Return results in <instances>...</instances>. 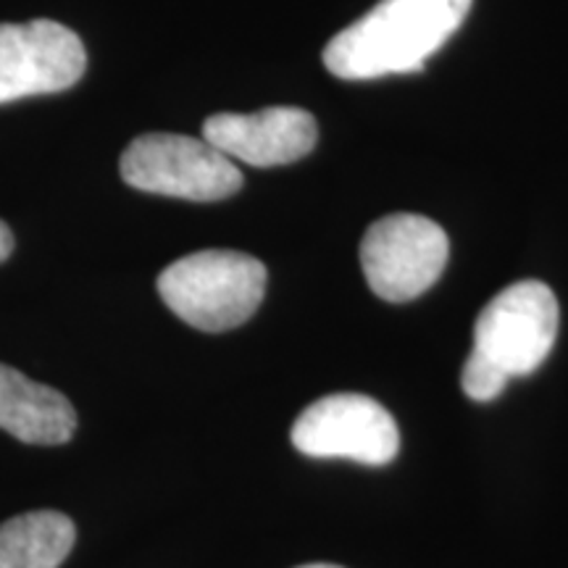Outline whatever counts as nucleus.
I'll list each match as a JSON object with an SVG mask.
<instances>
[{
    "label": "nucleus",
    "instance_id": "obj_2",
    "mask_svg": "<svg viewBox=\"0 0 568 568\" xmlns=\"http://www.w3.org/2000/svg\"><path fill=\"white\" fill-rule=\"evenodd\" d=\"M266 266L240 251H197L159 274V295L174 316L201 332L245 324L266 293Z\"/></svg>",
    "mask_w": 568,
    "mask_h": 568
},
{
    "label": "nucleus",
    "instance_id": "obj_4",
    "mask_svg": "<svg viewBox=\"0 0 568 568\" xmlns=\"http://www.w3.org/2000/svg\"><path fill=\"white\" fill-rule=\"evenodd\" d=\"M560 308L545 282H516L489 301L474 324L471 353L506 379L527 376L545 364L558 337Z\"/></svg>",
    "mask_w": 568,
    "mask_h": 568
},
{
    "label": "nucleus",
    "instance_id": "obj_1",
    "mask_svg": "<svg viewBox=\"0 0 568 568\" xmlns=\"http://www.w3.org/2000/svg\"><path fill=\"white\" fill-rule=\"evenodd\" d=\"M474 0H379L324 48V67L339 80H376L422 71L456 34Z\"/></svg>",
    "mask_w": 568,
    "mask_h": 568
},
{
    "label": "nucleus",
    "instance_id": "obj_11",
    "mask_svg": "<svg viewBox=\"0 0 568 568\" xmlns=\"http://www.w3.org/2000/svg\"><path fill=\"white\" fill-rule=\"evenodd\" d=\"M506 385L508 379L497 372L495 366H489L487 361L479 358V355L468 353L464 374H460V387H464V393L471 397V400L477 403L495 400V397L506 389Z\"/></svg>",
    "mask_w": 568,
    "mask_h": 568
},
{
    "label": "nucleus",
    "instance_id": "obj_5",
    "mask_svg": "<svg viewBox=\"0 0 568 568\" xmlns=\"http://www.w3.org/2000/svg\"><path fill=\"white\" fill-rule=\"evenodd\" d=\"M450 243L443 226L418 213H389L361 240V266L368 287L387 303L424 295L445 272Z\"/></svg>",
    "mask_w": 568,
    "mask_h": 568
},
{
    "label": "nucleus",
    "instance_id": "obj_12",
    "mask_svg": "<svg viewBox=\"0 0 568 568\" xmlns=\"http://www.w3.org/2000/svg\"><path fill=\"white\" fill-rule=\"evenodd\" d=\"M13 253V234L9 230V224L0 222V264Z\"/></svg>",
    "mask_w": 568,
    "mask_h": 568
},
{
    "label": "nucleus",
    "instance_id": "obj_3",
    "mask_svg": "<svg viewBox=\"0 0 568 568\" xmlns=\"http://www.w3.org/2000/svg\"><path fill=\"white\" fill-rule=\"evenodd\" d=\"M119 169L134 190L195 203L224 201L243 187L237 163L187 134H142L126 145Z\"/></svg>",
    "mask_w": 568,
    "mask_h": 568
},
{
    "label": "nucleus",
    "instance_id": "obj_6",
    "mask_svg": "<svg viewBox=\"0 0 568 568\" xmlns=\"http://www.w3.org/2000/svg\"><path fill=\"white\" fill-rule=\"evenodd\" d=\"M293 445L308 458H347L385 466L400 450V432L389 410L368 395L318 397L293 424Z\"/></svg>",
    "mask_w": 568,
    "mask_h": 568
},
{
    "label": "nucleus",
    "instance_id": "obj_8",
    "mask_svg": "<svg viewBox=\"0 0 568 568\" xmlns=\"http://www.w3.org/2000/svg\"><path fill=\"white\" fill-rule=\"evenodd\" d=\"M318 126L314 113L295 105H272L255 113H216L203 124V140L234 163L284 166L314 151Z\"/></svg>",
    "mask_w": 568,
    "mask_h": 568
},
{
    "label": "nucleus",
    "instance_id": "obj_7",
    "mask_svg": "<svg viewBox=\"0 0 568 568\" xmlns=\"http://www.w3.org/2000/svg\"><path fill=\"white\" fill-rule=\"evenodd\" d=\"M88 69L80 34L51 19L0 24V103L74 88Z\"/></svg>",
    "mask_w": 568,
    "mask_h": 568
},
{
    "label": "nucleus",
    "instance_id": "obj_9",
    "mask_svg": "<svg viewBox=\"0 0 568 568\" xmlns=\"http://www.w3.org/2000/svg\"><path fill=\"white\" fill-rule=\"evenodd\" d=\"M0 429L27 445H63L77 432V410L59 389L0 364Z\"/></svg>",
    "mask_w": 568,
    "mask_h": 568
},
{
    "label": "nucleus",
    "instance_id": "obj_10",
    "mask_svg": "<svg viewBox=\"0 0 568 568\" xmlns=\"http://www.w3.org/2000/svg\"><path fill=\"white\" fill-rule=\"evenodd\" d=\"M74 539V521L61 510L13 516L0 524V568H59Z\"/></svg>",
    "mask_w": 568,
    "mask_h": 568
},
{
    "label": "nucleus",
    "instance_id": "obj_13",
    "mask_svg": "<svg viewBox=\"0 0 568 568\" xmlns=\"http://www.w3.org/2000/svg\"><path fill=\"white\" fill-rule=\"evenodd\" d=\"M297 568H343V566H332V564H308V566H297Z\"/></svg>",
    "mask_w": 568,
    "mask_h": 568
}]
</instances>
